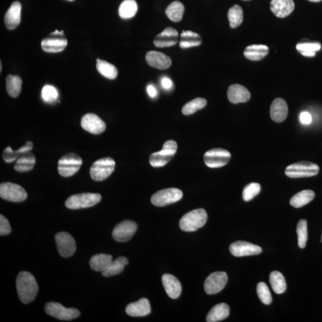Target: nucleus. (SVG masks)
<instances>
[{"mask_svg":"<svg viewBox=\"0 0 322 322\" xmlns=\"http://www.w3.org/2000/svg\"><path fill=\"white\" fill-rule=\"evenodd\" d=\"M230 308L226 303H220L215 305L207 315L208 322H216L225 319L229 316Z\"/></svg>","mask_w":322,"mask_h":322,"instance_id":"nucleus-28","label":"nucleus"},{"mask_svg":"<svg viewBox=\"0 0 322 322\" xmlns=\"http://www.w3.org/2000/svg\"><path fill=\"white\" fill-rule=\"evenodd\" d=\"M58 92L56 88L53 86L47 85L42 90V97L45 102L53 103L58 98Z\"/></svg>","mask_w":322,"mask_h":322,"instance_id":"nucleus-45","label":"nucleus"},{"mask_svg":"<svg viewBox=\"0 0 322 322\" xmlns=\"http://www.w3.org/2000/svg\"><path fill=\"white\" fill-rule=\"evenodd\" d=\"M162 281L169 297L172 299L179 297L181 292V286L176 278L170 274H165L162 276Z\"/></svg>","mask_w":322,"mask_h":322,"instance_id":"nucleus-24","label":"nucleus"},{"mask_svg":"<svg viewBox=\"0 0 322 322\" xmlns=\"http://www.w3.org/2000/svg\"><path fill=\"white\" fill-rule=\"evenodd\" d=\"M146 60L149 66L161 70L168 69L172 63L170 57L167 55L156 51L148 52Z\"/></svg>","mask_w":322,"mask_h":322,"instance_id":"nucleus-19","label":"nucleus"},{"mask_svg":"<svg viewBox=\"0 0 322 322\" xmlns=\"http://www.w3.org/2000/svg\"><path fill=\"white\" fill-rule=\"evenodd\" d=\"M230 252L237 257L260 254L262 251L261 247L245 241H237L230 245Z\"/></svg>","mask_w":322,"mask_h":322,"instance_id":"nucleus-17","label":"nucleus"},{"mask_svg":"<svg viewBox=\"0 0 322 322\" xmlns=\"http://www.w3.org/2000/svg\"><path fill=\"white\" fill-rule=\"evenodd\" d=\"M33 148V144L31 142H28L26 143V144L21 148H19L18 150L14 151L13 149L8 146L5 149L3 154V158L5 161L8 162V163H11V162H14L17 160V159L24 153L31 151Z\"/></svg>","mask_w":322,"mask_h":322,"instance_id":"nucleus-31","label":"nucleus"},{"mask_svg":"<svg viewBox=\"0 0 322 322\" xmlns=\"http://www.w3.org/2000/svg\"><path fill=\"white\" fill-rule=\"evenodd\" d=\"M83 164L82 159L74 153L63 156L58 162V172L61 176L71 177L80 170Z\"/></svg>","mask_w":322,"mask_h":322,"instance_id":"nucleus-7","label":"nucleus"},{"mask_svg":"<svg viewBox=\"0 0 322 322\" xmlns=\"http://www.w3.org/2000/svg\"><path fill=\"white\" fill-rule=\"evenodd\" d=\"M207 101L206 99L198 97L190 102H188L182 108V113L185 115L193 114L195 112L200 109L204 108L207 105Z\"/></svg>","mask_w":322,"mask_h":322,"instance_id":"nucleus-41","label":"nucleus"},{"mask_svg":"<svg viewBox=\"0 0 322 322\" xmlns=\"http://www.w3.org/2000/svg\"><path fill=\"white\" fill-rule=\"evenodd\" d=\"M296 48L305 57H314L315 55V51L320 50L321 44L317 42L302 41L297 44Z\"/></svg>","mask_w":322,"mask_h":322,"instance_id":"nucleus-38","label":"nucleus"},{"mask_svg":"<svg viewBox=\"0 0 322 322\" xmlns=\"http://www.w3.org/2000/svg\"><path fill=\"white\" fill-rule=\"evenodd\" d=\"M81 125L82 128L91 134L99 135L106 129L105 122L94 113H89L81 118Z\"/></svg>","mask_w":322,"mask_h":322,"instance_id":"nucleus-16","label":"nucleus"},{"mask_svg":"<svg viewBox=\"0 0 322 322\" xmlns=\"http://www.w3.org/2000/svg\"><path fill=\"white\" fill-rule=\"evenodd\" d=\"M295 4L293 0H272L271 10L278 18L287 17L294 11Z\"/></svg>","mask_w":322,"mask_h":322,"instance_id":"nucleus-22","label":"nucleus"},{"mask_svg":"<svg viewBox=\"0 0 322 322\" xmlns=\"http://www.w3.org/2000/svg\"><path fill=\"white\" fill-rule=\"evenodd\" d=\"M207 213L204 209H197L190 211L181 218L179 226L184 232H194L206 224Z\"/></svg>","mask_w":322,"mask_h":322,"instance_id":"nucleus-2","label":"nucleus"},{"mask_svg":"<svg viewBox=\"0 0 322 322\" xmlns=\"http://www.w3.org/2000/svg\"><path fill=\"white\" fill-rule=\"evenodd\" d=\"M6 91L9 96L12 97H18L22 90V80L21 77L17 76L9 75L6 79Z\"/></svg>","mask_w":322,"mask_h":322,"instance_id":"nucleus-35","label":"nucleus"},{"mask_svg":"<svg viewBox=\"0 0 322 322\" xmlns=\"http://www.w3.org/2000/svg\"><path fill=\"white\" fill-rule=\"evenodd\" d=\"M63 31L52 32L41 42L43 50L48 53H58L62 51L68 44L67 39L64 37Z\"/></svg>","mask_w":322,"mask_h":322,"instance_id":"nucleus-11","label":"nucleus"},{"mask_svg":"<svg viewBox=\"0 0 322 322\" xmlns=\"http://www.w3.org/2000/svg\"><path fill=\"white\" fill-rule=\"evenodd\" d=\"M177 150V143L174 141L166 142L161 151L155 152L149 158V163L153 167H161L174 157Z\"/></svg>","mask_w":322,"mask_h":322,"instance_id":"nucleus-6","label":"nucleus"},{"mask_svg":"<svg viewBox=\"0 0 322 322\" xmlns=\"http://www.w3.org/2000/svg\"><path fill=\"white\" fill-rule=\"evenodd\" d=\"M178 41V32L173 28L168 27L156 36L154 43L156 47L164 48L172 46L176 44Z\"/></svg>","mask_w":322,"mask_h":322,"instance_id":"nucleus-18","label":"nucleus"},{"mask_svg":"<svg viewBox=\"0 0 322 322\" xmlns=\"http://www.w3.org/2000/svg\"><path fill=\"white\" fill-rule=\"evenodd\" d=\"M138 225L131 220H124L115 227L112 232L113 239L118 242H125L132 239L136 233Z\"/></svg>","mask_w":322,"mask_h":322,"instance_id":"nucleus-15","label":"nucleus"},{"mask_svg":"<svg viewBox=\"0 0 322 322\" xmlns=\"http://www.w3.org/2000/svg\"><path fill=\"white\" fill-rule=\"evenodd\" d=\"M227 281L228 277L226 272H216L211 273L205 281V291L209 295L219 293L225 287Z\"/></svg>","mask_w":322,"mask_h":322,"instance_id":"nucleus-13","label":"nucleus"},{"mask_svg":"<svg viewBox=\"0 0 322 322\" xmlns=\"http://www.w3.org/2000/svg\"><path fill=\"white\" fill-rule=\"evenodd\" d=\"M138 10V4L135 0H125L119 6L118 14L121 18L127 19L134 17Z\"/></svg>","mask_w":322,"mask_h":322,"instance_id":"nucleus-37","label":"nucleus"},{"mask_svg":"<svg viewBox=\"0 0 322 322\" xmlns=\"http://www.w3.org/2000/svg\"><path fill=\"white\" fill-rule=\"evenodd\" d=\"M97 70L99 73L107 79L114 80L118 76V70L116 68L107 61L97 59Z\"/></svg>","mask_w":322,"mask_h":322,"instance_id":"nucleus-36","label":"nucleus"},{"mask_svg":"<svg viewBox=\"0 0 322 322\" xmlns=\"http://www.w3.org/2000/svg\"><path fill=\"white\" fill-rule=\"evenodd\" d=\"M270 283L275 293H284L286 289V284L284 276L278 271L272 272L270 275Z\"/></svg>","mask_w":322,"mask_h":322,"instance_id":"nucleus-39","label":"nucleus"},{"mask_svg":"<svg viewBox=\"0 0 322 322\" xmlns=\"http://www.w3.org/2000/svg\"><path fill=\"white\" fill-rule=\"evenodd\" d=\"M115 162L112 158L105 157L94 162L90 168V176L93 180H105L115 170Z\"/></svg>","mask_w":322,"mask_h":322,"instance_id":"nucleus-5","label":"nucleus"},{"mask_svg":"<svg viewBox=\"0 0 322 322\" xmlns=\"http://www.w3.org/2000/svg\"><path fill=\"white\" fill-rule=\"evenodd\" d=\"M227 97L233 104L245 103L250 99V94L248 89L240 84H233L227 90Z\"/></svg>","mask_w":322,"mask_h":322,"instance_id":"nucleus-21","label":"nucleus"},{"mask_svg":"<svg viewBox=\"0 0 322 322\" xmlns=\"http://www.w3.org/2000/svg\"><path fill=\"white\" fill-rule=\"evenodd\" d=\"M300 121L302 124H310L312 121L311 115L307 112H302L300 115Z\"/></svg>","mask_w":322,"mask_h":322,"instance_id":"nucleus-47","label":"nucleus"},{"mask_svg":"<svg viewBox=\"0 0 322 322\" xmlns=\"http://www.w3.org/2000/svg\"><path fill=\"white\" fill-rule=\"evenodd\" d=\"M269 51V47L267 45L253 44L247 47L243 54L249 60L258 61L265 58L268 54Z\"/></svg>","mask_w":322,"mask_h":322,"instance_id":"nucleus-27","label":"nucleus"},{"mask_svg":"<svg viewBox=\"0 0 322 322\" xmlns=\"http://www.w3.org/2000/svg\"><path fill=\"white\" fill-rule=\"evenodd\" d=\"M243 1H248V0H243Z\"/></svg>","mask_w":322,"mask_h":322,"instance_id":"nucleus-53","label":"nucleus"},{"mask_svg":"<svg viewBox=\"0 0 322 322\" xmlns=\"http://www.w3.org/2000/svg\"><path fill=\"white\" fill-rule=\"evenodd\" d=\"M0 197L6 201L21 203L27 199L28 195L20 185L6 182L0 185Z\"/></svg>","mask_w":322,"mask_h":322,"instance_id":"nucleus-9","label":"nucleus"},{"mask_svg":"<svg viewBox=\"0 0 322 322\" xmlns=\"http://www.w3.org/2000/svg\"><path fill=\"white\" fill-rule=\"evenodd\" d=\"M11 232V226L10 225L9 220L1 214V216H0V235H8Z\"/></svg>","mask_w":322,"mask_h":322,"instance_id":"nucleus-46","label":"nucleus"},{"mask_svg":"<svg viewBox=\"0 0 322 322\" xmlns=\"http://www.w3.org/2000/svg\"><path fill=\"white\" fill-rule=\"evenodd\" d=\"M165 14L172 22H178L182 20L184 13V5L180 2H173L165 10Z\"/></svg>","mask_w":322,"mask_h":322,"instance_id":"nucleus-33","label":"nucleus"},{"mask_svg":"<svg viewBox=\"0 0 322 322\" xmlns=\"http://www.w3.org/2000/svg\"><path fill=\"white\" fill-rule=\"evenodd\" d=\"M0 67H1V68H0V71L2 72V62H1V63H0Z\"/></svg>","mask_w":322,"mask_h":322,"instance_id":"nucleus-51","label":"nucleus"},{"mask_svg":"<svg viewBox=\"0 0 322 322\" xmlns=\"http://www.w3.org/2000/svg\"><path fill=\"white\" fill-rule=\"evenodd\" d=\"M308 1L309 2H315V3H317V2H320L321 1V0H308Z\"/></svg>","mask_w":322,"mask_h":322,"instance_id":"nucleus-50","label":"nucleus"},{"mask_svg":"<svg viewBox=\"0 0 322 322\" xmlns=\"http://www.w3.org/2000/svg\"><path fill=\"white\" fill-rule=\"evenodd\" d=\"M229 21L230 27L236 28L242 24L243 20V10L239 5L233 6L228 12Z\"/></svg>","mask_w":322,"mask_h":322,"instance_id":"nucleus-40","label":"nucleus"},{"mask_svg":"<svg viewBox=\"0 0 322 322\" xmlns=\"http://www.w3.org/2000/svg\"><path fill=\"white\" fill-rule=\"evenodd\" d=\"M256 292H257L260 300L263 304L269 305L272 303V297L271 291L265 283H259L256 286Z\"/></svg>","mask_w":322,"mask_h":322,"instance_id":"nucleus-43","label":"nucleus"},{"mask_svg":"<svg viewBox=\"0 0 322 322\" xmlns=\"http://www.w3.org/2000/svg\"><path fill=\"white\" fill-rule=\"evenodd\" d=\"M315 194L311 190H304L295 194L290 200V204L295 208H301L310 203L314 199Z\"/></svg>","mask_w":322,"mask_h":322,"instance_id":"nucleus-34","label":"nucleus"},{"mask_svg":"<svg viewBox=\"0 0 322 322\" xmlns=\"http://www.w3.org/2000/svg\"><path fill=\"white\" fill-rule=\"evenodd\" d=\"M203 42L201 36L191 31H183L180 35V47L183 49L199 46Z\"/></svg>","mask_w":322,"mask_h":322,"instance_id":"nucleus-30","label":"nucleus"},{"mask_svg":"<svg viewBox=\"0 0 322 322\" xmlns=\"http://www.w3.org/2000/svg\"><path fill=\"white\" fill-rule=\"evenodd\" d=\"M298 243L300 248H304L306 246L308 239L307 222L304 219L299 221L297 227Z\"/></svg>","mask_w":322,"mask_h":322,"instance_id":"nucleus-42","label":"nucleus"},{"mask_svg":"<svg viewBox=\"0 0 322 322\" xmlns=\"http://www.w3.org/2000/svg\"><path fill=\"white\" fill-rule=\"evenodd\" d=\"M319 167L311 162L301 161L288 166L285 174L290 178L313 177L319 172Z\"/></svg>","mask_w":322,"mask_h":322,"instance_id":"nucleus-4","label":"nucleus"},{"mask_svg":"<svg viewBox=\"0 0 322 322\" xmlns=\"http://www.w3.org/2000/svg\"><path fill=\"white\" fill-rule=\"evenodd\" d=\"M231 154L225 149L215 148L207 151L204 155L205 164L210 168H220L226 165L230 161Z\"/></svg>","mask_w":322,"mask_h":322,"instance_id":"nucleus-12","label":"nucleus"},{"mask_svg":"<svg viewBox=\"0 0 322 322\" xmlns=\"http://www.w3.org/2000/svg\"><path fill=\"white\" fill-rule=\"evenodd\" d=\"M113 262L111 255L106 253H98L92 256L90 260L91 269L96 272H102L106 270Z\"/></svg>","mask_w":322,"mask_h":322,"instance_id":"nucleus-29","label":"nucleus"},{"mask_svg":"<svg viewBox=\"0 0 322 322\" xmlns=\"http://www.w3.org/2000/svg\"><path fill=\"white\" fill-rule=\"evenodd\" d=\"M16 288L19 299L23 303L29 304L35 300L38 286L34 276L28 272H21L16 279Z\"/></svg>","mask_w":322,"mask_h":322,"instance_id":"nucleus-1","label":"nucleus"},{"mask_svg":"<svg viewBox=\"0 0 322 322\" xmlns=\"http://www.w3.org/2000/svg\"><path fill=\"white\" fill-rule=\"evenodd\" d=\"M161 85L166 90L170 89L172 86V81L168 78L164 77L161 80Z\"/></svg>","mask_w":322,"mask_h":322,"instance_id":"nucleus-48","label":"nucleus"},{"mask_svg":"<svg viewBox=\"0 0 322 322\" xmlns=\"http://www.w3.org/2000/svg\"><path fill=\"white\" fill-rule=\"evenodd\" d=\"M125 311L130 316H145L151 313V305L148 299L143 298L137 302L128 304Z\"/></svg>","mask_w":322,"mask_h":322,"instance_id":"nucleus-23","label":"nucleus"},{"mask_svg":"<svg viewBox=\"0 0 322 322\" xmlns=\"http://www.w3.org/2000/svg\"><path fill=\"white\" fill-rule=\"evenodd\" d=\"M147 92L149 96L151 97H155L157 95V91L155 87L152 85H149L147 87Z\"/></svg>","mask_w":322,"mask_h":322,"instance_id":"nucleus-49","label":"nucleus"},{"mask_svg":"<svg viewBox=\"0 0 322 322\" xmlns=\"http://www.w3.org/2000/svg\"><path fill=\"white\" fill-rule=\"evenodd\" d=\"M68 1L73 2L74 0H68Z\"/></svg>","mask_w":322,"mask_h":322,"instance_id":"nucleus-52","label":"nucleus"},{"mask_svg":"<svg viewBox=\"0 0 322 322\" xmlns=\"http://www.w3.org/2000/svg\"><path fill=\"white\" fill-rule=\"evenodd\" d=\"M102 199L99 194L84 193L72 195L65 202V206L71 210H79L92 207Z\"/></svg>","mask_w":322,"mask_h":322,"instance_id":"nucleus-3","label":"nucleus"},{"mask_svg":"<svg viewBox=\"0 0 322 322\" xmlns=\"http://www.w3.org/2000/svg\"><path fill=\"white\" fill-rule=\"evenodd\" d=\"M260 191H261V186L259 183H251L246 185L243 190V200L246 202L250 201L258 195Z\"/></svg>","mask_w":322,"mask_h":322,"instance_id":"nucleus-44","label":"nucleus"},{"mask_svg":"<svg viewBox=\"0 0 322 322\" xmlns=\"http://www.w3.org/2000/svg\"><path fill=\"white\" fill-rule=\"evenodd\" d=\"M183 197V193L176 188H168L155 193L151 198V203L155 206L164 207L176 203Z\"/></svg>","mask_w":322,"mask_h":322,"instance_id":"nucleus-10","label":"nucleus"},{"mask_svg":"<svg viewBox=\"0 0 322 322\" xmlns=\"http://www.w3.org/2000/svg\"><path fill=\"white\" fill-rule=\"evenodd\" d=\"M35 163V156L30 151L27 152L19 156L14 165V169L18 172H28L33 169Z\"/></svg>","mask_w":322,"mask_h":322,"instance_id":"nucleus-26","label":"nucleus"},{"mask_svg":"<svg viewBox=\"0 0 322 322\" xmlns=\"http://www.w3.org/2000/svg\"><path fill=\"white\" fill-rule=\"evenodd\" d=\"M45 311L51 316L61 320H71L79 317L80 312L75 308H66L56 302H47Z\"/></svg>","mask_w":322,"mask_h":322,"instance_id":"nucleus-8","label":"nucleus"},{"mask_svg":"<svg viewBox=\"0 0 322 322\" xmlns=\"http://www.w3.org/2000/svg\"><path fill=\"white\" fill-rule=\"evenodd\" d=\"M22 6L19 2H15L8 9L5 16V24L9 29L17 28L21 21Z\"/></svg>","mask_w":322,"mask_h":322,"instance_id":"nucleus-20","label":"nucleus"},{"mask_svg":"<svg viewBox=\"0 0 322 322\" xmlns=\"http://www.w3.org/2000/svg\"><path fill=\"white\" fill-rule=\"evenodd\" d=\"M128 264V260L125 256H119L113 261L102 275L105 277H110L121 273L124 269V267Z\"/></svg>","mask_w":322,"mask_h":322,"instance_id":"nucleus-32","label":"nucleus"},{"mask_svg":"<svg viewBox=\"0 0 322 322\" xmlns=\"http://www.w3.org/2000/svg\"><path fill=\"white\" fill-rule=\"evenodd\" d=\"M288 109L285 101L277 98L273 101L271 106V118L276 122H282L288 116Z\"/></svg>","mask_w":322,"mask_h":322,"instance_id":"nucleus-25","label":"nucleus"},{"mask_svg":"<svg viewBox=\"0 0 322 322\" xmlns=\"http://www.w3.org/2000/svg\"><path fill=\"white\" fill-rule=\"evenodd\" d=\"M55 240L58 253L63 257H70L76 252V241L71 234L65 232L57 233Z\"/></svg>","mask_w":322,"mask_h":322,"instance_id":"nucleus-14","label":"nucleus"},{"mask_svg":"<svg viewBox=\"0 0 322 322\" xmlns=\"http://www.w3.org/2000/svg\"><path fill=\"white\" fill-rule=\"evenodd\" d=\"M321 242L322 243V235H321Z\"/></svg>","mask_w":322,"mask_h":322,"instance_id":"nucleus-54","label":"nucleus"}]
</instances>
